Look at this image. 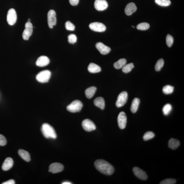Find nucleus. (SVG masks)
<instances>
[{"mask_svg":"<svg viewBox=\"0 0 184 184\" xmlns=\"http://www.w3.org/2000/svg\"><path fill=\"white\" fill-rule=\"evenodd\" d=\"M77 38L75 35L72 34L69 35L68 37V42L71 44H74L76 42Z\"/></svg>","mask_w":184,"mask_h":184,"instance_id":"f704fd0d","label":"nucleus"},{"mask_svg":"<svg viewBox=\"0 0 184 184\" xmlns=\"http://www.w3.org/2000/svg\"><path fill=\"white\" fill-rule=\"evenodd\" d=\"M137 8L135 3H131L128 4L125 9V13L127 16L131 15L137 10Z\"/></svg>","mask_w":184,"mask_h":184,"instance_id":"f3484780","label":"nucleus"},{"mask_svg":"<svg viewBox=\"0 0 184 184\" xmlns=\"http://www.w3.org/2000/svg\"><path fill=\"white\" fill-rule=\"evenodd\" d=\"M80 0H69L70 3L73 6L77 5L79 3Z\"/></svg>","mask_w":184,"mask_h":184,"instance_id":"4c0bfd02","label":"nucleus"},{"mask_svg":"<svg viewBox=\"0 0 184 184\" xmlns=\"http://www.w3.org/2000/svg\"><path fill=\"white\" fill-rule=\"evenodd\" d=\"M15 183V182L13 180L11 179L8 181L5 182L3 183V184H14Z\"/></svg>","mask_w":184,"mask_h":184,"instance_id":"58836bf2","label":"nucleus"},{"mask_svg":"<svg viewBox=\"0 0 184 184\" xmlns=\"http://www.w3.org/2000/svg\"><path fill=\"white\" fill-rule=\"evenodd\" d=\"M83 107V104L81 101L76 100L72 102L67 106V110L71 113L79 112Z\"/></svg>","mask_w":184,"mask_h":184,"instance_id":"20e7f679","label":"nucleus"},{"mask_svg":"<svg viewBox=\"0 0 184 184\" xmlns=\"http://www.w3.org/2000/svg\"><path fill=\"white\" fill-rule=\"evenodd\" d=\"M89 27L91 30L96 32H102L106 30V26L104 24L98 22L90 23Z\"/></svg>","mask_w":184,"mask_h":184,"instance_id":"9d476101","label":"nucleus"},{"mask_svg":"<svg viewBox=\"0 0 184 184\" xmlns=\"http://www.w3.org/2000/svg\"><path fill=\"white\" fill-rule=\"evenodd\" d=\"M88 71L91 73H97L101 71V67L94 63H90L88 67Z\"/></svg>","mask_w":184,"mask_h":184,"instance_id":"aec40b11","label":"nucleus"},{"mask_svg":"<svg viewBox=\"0 0 184 184\" xmlns=\"http://www.w3.org/2000/svg\"><path fill=\"white\" fill-rule=\"evenodd\" d=\"M33 32V26L31 22H27L25 25V29L23 33V38L24 40H28L32 35Z\"/></svg>","mask_w":184,"mask_h":184,"instance_id":"6e6552de","label":"nucleus"},{"mask_svg":"<svg viewBox=\"0 0 184 184\" xmlns=\"http://www.w3.org/2000/svg\"><path fill=\"white\" fill-rule=\"evenodd\" d=\"M51 73L49 70L41 71L37 74L36 78L37 81L41 83H46L48 82L51 77Z\"/></svg>","mask_w":184,"mask_h":184,"instance_id":"7ed1b4c3","label":"nucleus"},{"mask_svg":"<svg viewBox=\"0 0 184 184\" xmlns=\"http://www.w3.org/2000/svg\"><path fill=\"white\" fill-rule=\"evenodd\" d=\"M127 60L125 59H121L116 62L114 64V67L116 69H119L123 68L126 65Z\"/></svg>","mask_w":184,"mask_h":184,"instance_id":"393cba45","label":"nucleus"},{"mask_svg":"<svg viewBox=\"0 0 184 184\" xmlns=\"http://www.w3.org/2000/svg\"><path fill=\"white\" fill-rule=\"evenodd\" d=\"M47 22L49 27L50 28H53V26L56 25V13L54 10H51L48 12L47 14Z\"/></svg>","mask_w":184,"mask_h":184,"instance_id":"423d86ee","label":"nucleus"},{"mask_svg":"<svg viewBox=\"0 0 184 184\" xmlns=\"http://www.w3.org/2000/svg\"><path fill=\"white\" fill-rule=\"evenodd\" d=\"M94 166L97 170L105 175H111L114 172V167L110 163L104 160H96L94 163Z\"/></svg>","mask_w":184,"mask_h":184,"instance_id":"f257e3e1","label":"nucleus"},{"mask_svg":"<svg viewBox=\"0 0 184 184\" xmlns=\"http://www.w3.org/2000/svg\"><path fill=\"white\" fill-rule=\"evenodd\" d=\"M17 16L15 9L11 8L9 10L7 15V21L10 25H13L17 20Z\"/></svg>","mask_w":184,"mask_h":184,"instance_id":"0eeeda50","label":"nucleus"},{"mask_svg":"<svg viewBox=\"0 0 184 184\" xmlns=\"http://www.w3.org/2000/svg\"><path fill=\"white\" fill-rule=\"evenodd\" d=\"M164 62L163 59H159L155 65V69L157 71H160L164 65Z\"/></svg>","mask_w":184,"mask_h":184,"instance_id":"c756f323","label":"nucleus"},{"mask_svg":"<svg viewBox=\"0 0 184 184\" xmlns=\"http://www.w3.org/2000/svg\"><path fill=\"white\" fill-rule=\"evenodd\" d=\"M155 136V134L153 132L151 131H148L146 132L144 134L143 138L145 141L152 139Z\"/></svg>","mask_w":184,"mask_h":184,"instance_id":"2f4dec72","label":"nucleus"},{"mask_svg":"<svg viewBox=\"0 0 184 184\" xmlns=\"http://www.w3.org/2000/svg\"><path fill=\"white\" fill-rule=\"evenodd\" d=\"M82 126L86 131L90 132L96 129V126L93 122L89 119L84 120L82 123Z\"/></svg>","mask_w":184,"mask_h":184,"instance_id":"1a4fd4ad","label":"nucleus"},{"mask_svg":"<svg viewBox=\"0 0 184 184\" xmlns=\"http://www.w3.org/2000/svg\"><path fill=\"white\" fill-rule=\"evenodd\" d=\"M63 168V166L61 163H55L49 166V171L54 173H57L61 172Z\"/></svg>","mask_w":184,"mask_h":184,"instance_id":"4468645a","label":"nucleus"},{"mask_svg":"<svg viewBox=\"0 0 184 184\" xmlns=\"http://www.w3.org/2000/svg\"><path fill=\"white\" fill-rule=\"evenodd\" d=\"M65 27L67 30L70 31H73L75 29V25L69 21L66 23Z\"/></svg>","mask_w":184,"mask_h":184,"instance_id":"c9c22d12","label":"nucleus"},{"mask_svg":"<svg viewBox=\"0 0 184 184\" xmlns=\"http://www.w3.org/2000/svg\"><path fill=\"white\" fill-rule=\"evenodd\" d=\"M50 61L48 57L42 56L39 57L36 62V65L39 67H44L48 65Z\"/></svg>","mask_w":184,"mask_h":184,"instance_id":"dca6fc26","label":"nucleus"},{"mask_svg":"<svg viewBox=\"0 0 184 184\" xmlns=\"http://www.w3.org/2000/svg\"><path fill=\"white\" fill-rule=\"evenodd\" d=\"M133 172L135 176L142 180H145L148 178L147 174L145 171L137 167H134Z\"/></svg>","mask_w":184,"mask_h":184,"instance_id":"ddd939ff","label":"nucleus"},{"mask_svg":"<svg viewBox=\"0 0 184 184\" xmlns=\"http://www.w3.org/2000/svg\"><path fill=\"white\" fill-rule=\"evenodd\" d=\"M62 184H72V183H71V182H70L68 181H66L62 183Z\"/></svg>","mask_w":184,"mask_h":184,"instance_id":"ea45409f","label":"nucleus"},{"mask_svg":"<svg viewBox=\"0 0 184 184\" xmlns=\"http://www.w3.org/2000/svg\"><path fill=\"white\" fill-rule=\"evenodd\" d=\"M155 3L163 7H167L170 5L171 1L170 0H155Z\"/></svg>","mask_w":184,"mask_h":184,"instance_id":"a878e982","label":"nucleus"},{"mask_svg":"<svg viewBox=\"0 0 184 184\" xmlns=\"http://www.w3.org/2000/svg\"><path fill=\"white\" fill-rule=\"evenodd\" d=\"M95 105L101 109H104L105 107V102L104 99L102 97H99L95 99L94 101Z\"/></svg>","mask_w":184,"mask_h":184,"instance_id":"6ab92c4d","label":"nucleus"},{"mask_svg":"<svg viewBox=\"0 0 184 184\" xmlns=\"http://www.w3.org/2000/svg\"><path fill=\"white\" fill-rule=\"evenodd\" d=\"M176 180L174 179L168 178L161 181L160 184H175L176 183Z\"/></svg>","mask_w":184,"mask_h":184,"instance_id":"72a5a7b5","label":"nucleus"},{"mask_svg":"<svg viewBox=\"0 0 184 184\" xmlns=\"http://www.w3.org/2000/svg\"><path fill=\"white\" fill-rule=\"evenodd\" d=\"M149 27V24L147 23H142L138 24L137 26L138 30H147Z\"/></svg>","mask_w":184,"mask_h":184,"instance_id":"7c9ffc66","label":"nucleus"},{"mask_svg":"<svg viewBox=\"0 0 184 184\" xmlns=\"http://www.w3.org/2000/svg\"><path fill=\"white\" fill-rule=\"evenodd\" d=\"M180 145V142L179 140L171 138L168 142V146L171 149L175 150L179 147Z\"/></svg>","mask_w":184,"mask_h":184,"instance_id":"4be33fe9","label":"nucleus"},{"mask_svg":"<svg viewBox=\"0 0 184 184\" xmlns=\"http://www.w3.org/2000/svg\"><path fill=\"white\" fill-rule=\"evenodd\" d=\"M96 47L101 54L103 55L108 54L111 51L110 47L106 46L102 42L97 43Z\"/></svg>","mask_w":184,"mask_h":184,"instance_id":"2eb2a0df","label":"nucleus"},{"mask_svg":"<svg viewBox=\"0 0 184 184\" xmlns=\"http://www.w3.org/2000/svg\"><path fill=\"white\" fill-rule=\"evenodd\" d=\"M117 121L119 128L121 129H125L127 123V117L125 112L121 111L119 114Z\"/></svg>","mask_w":184,"mask_h":184,"instance_id":"9b49d317","label":"nucleus"},{"mask_svg":"<svg viewBox=\"0 0 184 184\" xmlns=\"http://www.w3.org/2000/svg\"><path fill=\"white\" fill-rule=\"evenodd\" d=\"M97 90V88L94 86L91 87L86 89L85 93L86 96L88 99H91L94 96Z\"/></svg>","mask_w":184,"mask_h":184,"instance_id":"b1692460","label":"nucleus"},{"mask_svg":"<svg viewBox=\"0 0 184 184\" xmlns=\"http://www.w3.org/2000/svg\"><path fill=\"white\" fill-rule=\"evenodd\" d=\"M172 109V107L169 104L165 105L163 107L162 111L163 114L165 115H168L169 114Z\"/></svg>","mask_w":184,"mask_h":184,"instance_id":"c85d7f7f","label":"nucleus"},{"mask_svg":"<svg viewBox=\"0 0 184 184\" xmlns=\"http://www.w3.org/2000/svg\"><path fill=\"white\" fill-rule=\"evenodd\" d=\"M174 90V87L171 85L165 86L163 88V92L165 94H168L172 93Z\"/></svg>","mask_w":184,"mask_h":184,"instance_id":"bb28decb","label":"nucleus"},{"mask_svg":"<svg viewBox=\"0 0 184 184\" xmlns=\"http://www.w3.org/2000/svg\"><path fill=\"white\" fill-rule=\"evenodd\" d=\"M173 42V37L170 35L168 34L166 37V43L167 46L171 47L172 46Z\"/></svg>","mask_w":184,"mask_h":184,"instance_id":"473e14b6","label":"nucleus"},{"mask_svg":"<svg viewBox=\"0 0 184 184\" xmlns=\"http://www.w3.org/2000/svg\"><path fill=\"white\" fill-rule=\"evenodd\" d=\"M18 154L26 162H29L30 161V155L26 151L23 149H20L18 151Z\"/></svg>","mask_w":184,"mask_h":184,"instance_id":"412c9836","label":"nucleus"},{"mask_svg":"<svg viewBox=\"0 0 184 184\" xmlns=\"http://www.w3.org/2000/svg\"><path fill=\"white\" fill-rule=\"evenodd\" d=\"M30 20H30V18H29V19H28V21H27V22H30Z\"/></svg>","mask_w":184,"mask_h":184,"instance_id":"a19ab883","label":"nucleus"},{"mask_svg":"<svg viewBox=\"0 0 184 184\" xmlns=\"http://www.w3.org/2000/svg\"><path fill=\"white\" fill-rule=\"evenodd\" d=\"M94 7L99 11L106 10L108 7V4L105 0H96L94 3Z\"/></svg>","mask_w":184,"mask_h":184,"instance_id":"f8f14e48","label":"nucleus"},{"mask_svg":"<svg viewBox=\"0 0 184 184\" xmlns=\"http://www.w3.org/2000/svg\"><path fill=\"white\" fill-rule=\"evenodd\" d=\"M13 161L10 158H8L4 161L2 166V168L4 171H7L11 169L13 166Z\"/></svg>","mask_w":184,"mask_h":184,"instance_id":"a211bd4d","label":"nucleus"},{"mask_svg":"<svg viewBox=\"0 0 184 184\" xmlns=\"http://www.w3.org/2000/svg\"><path fill=\"white\" fill-rule=\"evenodd\" d=\"M134 68V65L133 63H130L127 65H125L122 68L123 71L125 73H128L131 72V70Z\"/></svg>","mask_w":184,"mask_h":184,"instance_id":"cd10ccee","label":"nucleus"},{"mask_svg":"<svg viewBox=\"0 0 184 184\" xmlns=\"http://www.w3.org/2000/svg\"><path fill=\"white\" fill-rule=\"evenodd\" d=\"M140 103L139 99L135 98L132 101L131 106V110L133 113H135L137 111Z\"/></svg>","mask_w":184,"mask_h":184,"instance_id":"5701e85b","label":"nucleus"},{"mask_svg":"<svg viewBox=\"0 0 184 184\" xmlns=\"http://www.w3.org/2000/svg\"><path fill=\"white\" fill-rule=\"evenodd\" d=\"M128 99V94L127 92H121L118 97L116 106L118 107H122L127 103Z\"/></svg>","mask_w":184,"mask_h":184,"instance_id":"39448f33","label":"nucleus"},{"mask_svg":"<svg viewBox=\"0 0 184 184\" xmlns=\"http://www.w3.org/2000/svg\"><path fill=\"white\" fill-rule=\"evenodd\" d=\"M7 143V140L4 136L0 134V146H4Z\"/></svg>","mask_w":184,"mask_h":184,"instance_id":"e433bc0d","label":"nucleus"},{"mask_svg":"<svg viewBox=\"0 0 184 184\" xmlns=\"http://www.w3.org/2000/svg\"><path fill=\"white\" fill-rule=\"evenodd\" d=\"M41 131L45 138L53 139H56L57 138L56 133L54 129L48 123L43 124L41 127Z\"/></svg>","mask_w":184,"mask_h":184,"instance_id":"f03ea898","label":"nucleus"}]
</instances>
